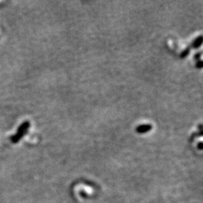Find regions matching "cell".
Here are the masks:
<instances>
[{"label": "cell", "mask_w": 203, "mask_h": 203, "mask_svg": "<svg viewBox=\"0 0 203 203\" xmlns=\"http://www.w3.org/2000/svg\"><path fill=\"white\" fill-rule=\"evenodd\" d=\"M189 54V48H187V49H186V50H184V51L182 52V54H181V57H182V58H184V57H187V54Z\"/></svg>", "instance_id": "3"}, {"label": "cell", "mask_w": 203, "mask_h": 203, "mask_svg": "<svg viewBox=\"0 0 203 203\" xmlns=\"http://www.w3.org/2000/svg\"><path fill=\"white\" fill-rule=\"evenodd\" d=\"M202 61H199V62L197 63V67L198 68H202Z\"/></svg>", "instance_id": "4"}, {"label": "cell", "mask_w": 203, "mask_h": 203, "mask_svg": "<svg viewBox=\"0 0 203 203\" xmlns=\"http://www.w3.org/2000/svg\"><path fill=\"white\" fill-rule=\"evenodd\" d=\"M202 43V36H200L197 38H196L195 41H193V43H192V47L195 48H198L199 46H201Z\"/></svg>", "instance_id": "2"}, {"label": "cell", "mask_w": 203, "mask_h": 203, "mask_svg": "<svg viewBox=\"0 0 203 203\" xmlns=\"http://www.w3.org/2000/svg\"><path fill=\"white\" fill-rule=\"evenodd\" d=\"M152 129L151 125H148V124H145V125H140L136 128V132L139 133H145V132H148Z\"/></svg>", "instance_id": "1"}]
</instances>
